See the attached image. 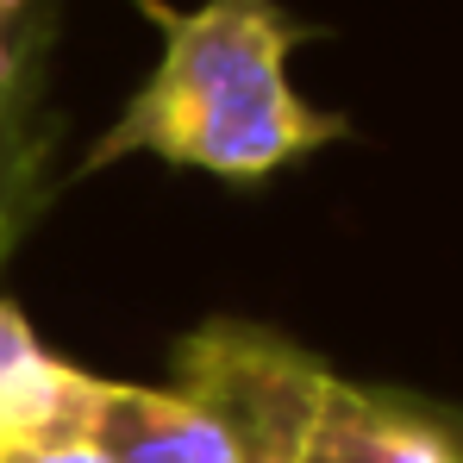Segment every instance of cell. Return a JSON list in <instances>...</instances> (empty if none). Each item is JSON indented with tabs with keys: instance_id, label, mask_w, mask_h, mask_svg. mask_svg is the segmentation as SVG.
I'll use <instances>...</instances> for the list:
<instances>
[{
	"instance_id": "obj_3",
	"label": "cell",
	"mask_w": 463,
	"mask_h": 463,
	"mask_svg": "<svg viewBox=\"0 0 463 463\" xmlns=\"http://www.w3.org/2000/svg\"><path fill=\"white\" fill-rule=\"evenodd\" d=\"M301 463H463V407L332 370Z\"/></svg>"
},
{
	"instance_id": "obj_4",
	"label": "cell",
	"mask_w": 463,
	"mask_h": 463,
	"mask_svg": "<svg viewBox=\"0 0 463 463\" xmlns=\"http://www.w3.org/2000/svg\"><path fill=\"white\" fill-rule=\"evenodd\" d=\"M88 439L107 463H250L226 426L182 388L107 383L88 407Z\"/></svg>"
},
{
	"instance_id": "obj_6",
	"label": "cell",
	"mask_w": 463,
	"mask_h": 463,
	"mask_svg": "<svg viewBox=\"0 0 463 463\" xmlns=\"http://www.w3.org/2000/svg\"><path fill=\"white\" fill-rule=\"evenodd\" d=\"M51 25H57V6L51 0H0V63H13Z\"/></svg>"
},
{
	"instance_id": "obj_7",
	"label": "cell",
	"mask_w": 463,
	"mask_h": 463,
	"mask_svg": "<svg viewBox=\"0 0 463 463\" xmlns=\"http://www.w3.org/2000/svg\"><path fill=\"white\" fill-rule=\"evenodd\" d=\"M38 351H44V345H38V332L25 326V313L0 295V388L13 383V376H19V370H25Z\"/></svg>"
},
{
	"instance_id": "obj_9",
	"label": "cell",
	"mask_w": 463,
	"mask_h": 463,
	"mask_svg": "<svg viewBox=\"0 0 463 463\" xmlns=\"http://www.w3.org/2000/svg\"><path fill=\"white\" fill-rule=\"evenodd\" d=\"M19 232H25V226H13V220H0V269H6V257H13V244H19Z\"/></svg>"
},
{
	"instance_id": "obj_2",
	"label": "cell",
	"mask_w": 463,
	"mask_h": 463,
	"mask_svg": "<svg viewBox=\"0 0 463 463\" xmlns=\"http://www.w3.org/2000/svg\"><path fill=\"white\" fill-rule=\"evenodd\" d=\"M332 370L307 345L282 338L257 319H207L175 345V383L188 401H201L250 463H301L307 426Z\"/></svg>"
},
{
	"instance_id": "obj_5",
	"label": "cell",
	"mask_w": 463,
	"mask_h": 463,
	"mask_svg": "<svg viewBox=\"0 0 463 463\" xmlns=\"http://www.w3.org/2000/svg\"><path fill=\"white\" fill-rule=\"evenodd\" d=\"M51 51L57 25L38 32L13 63H0V220L32 226L51 194L57 113H51Z\"/></svg>"
},
{
	"instance_id": "obj_1",
	"label": "cell",
	"mask_w": 463,
	"mask_h": 463,
	"mask_svg": "<svg viewBox=\"0 0 463 463\" xmlns=\"http://www.w3.org/2000/svg\"><path fill=\"white\" fill-rule=\"evenodd\" d=\"M138 6L163 32V51L119 107V119L81 156V169L156 156L169 169H207L220 182H269L351 138L345 113L313 107L288 81V57L319 32L282 0Z\"/></svg>"
},
{
	"instance_id": "obj_8",
	"label": "cell",
	"mask_w": 463,
	"mask_h": 463,
	"mask_svg": "<svg viewBox=\"0 0 463 463\" xmlns=\"http://www.w3.org/2000/svg\"><path fill=\"white\" fill-rule=\"evenodd\" d=\"M0 463H107L94 451L88 432H70V439H44V445H13L0 451Z\"/></svg>"
}]
</instances>
